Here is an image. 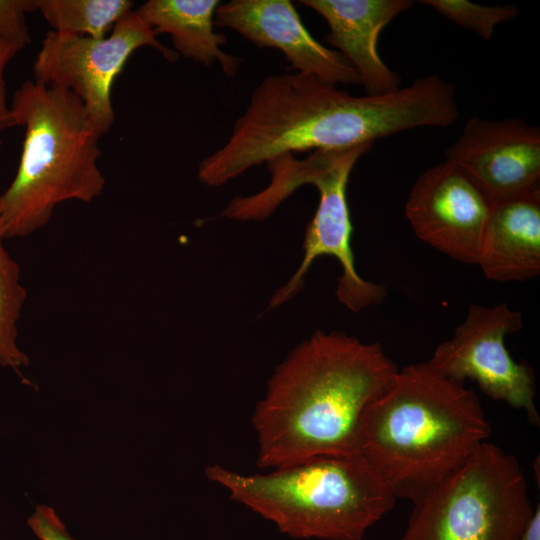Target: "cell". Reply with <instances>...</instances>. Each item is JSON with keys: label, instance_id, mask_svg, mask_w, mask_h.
I'll return each instance as SVG.
<instances>
[{"label": "cell", "instance_id": "6da1fadb", "mask_svg": "<svg viewBox=\"0 0 540 540\" xmlns=\"http://www.w3.org/2000/svg\"><path fill=\"white\" fill-rule=\"evenodd\" d=\"M457 118L455 90L436 74L365 96L312 75H270L253 90L226 142L200 162L198 178L218 187L285 154L373 144L417 127H448Z\"/></svg>", "mask_w": 540, "mask_h": 540}, {"label": "cell", "instance_id": "7a4b0ae2", "mask_svg": "<svg viewBox=\"0 0 540 540\" xmlns=\"http://www.w3.org/2000/svg\"><path fill=\"white\" fill-rule=\"evenodd\" d=\"M396 364L377 342L316 331L276 368L253 426L260 468L359 452L366 407L391 386Z\"/></svg>", "mask_w": 540, "mask_h": 540}, {"label": "cell", "instance_id": "3957f363", "mask_svg": "<svg viewBox=\"0 0 540 540\" xmlns=\"http://www.w3.org/2000/svg\"><path fill=\"white\" fill-rule=\"evenodd\" d=\"M490 433L473 391L427 362L416 363L398 370L388 390L366 407L359 452L396 498L414 504Z\"/></svg>", "mask_w": 540, "mask_h": 540}, {"label": "cell", "instance_id": "277c9868", "mask_svg": "<svg viewBox=\"0 0 540 540\" xmlns=\"http://www.w3.org/2000/svg\"><path fill=\"white\" fill-rule=\"evenodd\" d=\"M10 119L25 132L15 177L0 195L6 239L31 235L60 203H89L105 187L98 167L102 134L70 90L27 80L14 93Z\"/></svg>", "mask_w": 540, "mask_h": 540}, {"label": "cell", "instance_id": "5b68a950", "mask_svg": "<svg viewBox=\"0 0 540 540\" xmlns=\"http://www.w3.org/2000/svg\"><path fill=\"white\" fill-rule=\"evenodd\" d=\"M205 473L232 500L296 539L362 540L397 499L361 453L319 455L266 474L219 465Z\"/></svg>", "mask_w": 540, "mask_h": 540}, {"label": "cell", "instance_id": "8992f818", "mask_svg": "<svg viewBox=\"0 0 540 540\" xmlns=\"http://www.w3.org/2000/svg\"><path fill=\"white\" fill-rule=\"evenodd\" d=\"M533 511L517 459L486 440L414 503L399 540H518Z\"/></svg>", "mask_w": 540, "mask_h": 540}, {"label": "cell", "instance_id": "52a82bcc", "mask_svg": "<svg viewBox=\"0 0 540 540\" xmlns=\"http://www.w3.org/2000/svg\"><path fill=\"white\" fill-rule=\"evenodd\" d=\"M372 145L313 151L303 160L287 154L276 162L272 188L278 198L284 200L300 186L312 184L319 192V203L306 227L302 262L286 285L274 293L270 308L285 303L298 293L306 272L315 259L323 255L333 256L341 265L336 296L349 310L357 312L384 300V285L366 281L356 271L351 247L353 227L346 194L355 163Z\"/></svg>", "mask_w": 540, "mask_h": 540}, {"label": "cell", "instance_id": "ba28073f", "mask_svg": "<svg viewBox=\"0 0 540 540\" xmlns=\"http://www.w3.org/2000/svg\"><path fill=\"white\" fill-rule=\"evenodd\" d=\"M141 47H152L169 61H176L179 56L157 39L155 31L135 10L122 17L101 39L50 30L35 58L33 80L70 90L104 134L115 120L112 85L129 57Z\"/></svg>", "mask_w": 540, "mask_h": 540}, {"label": "cell", "instance_id": "9c48e42d", "mask_svg": "<svg viewBox=\"0 0 540 540\" xmlns=\"http://www.w3.org/2000/svg\"><path fill=\"white\" fill-rule=\"evenodd\" d=\"M521 328L522 314L507 303L471 304L452 337L440 343L426 362L453 381H475L487 396L524 410L528 421L539 426L533 369L516 362L505 346V337Z\"/></svg>", "mask_w": 540, "mask_h": 540}, {"label": "cell", "instance_id": "30bf717a", "mask_svg": "<svg viewBox=\"0 0 540 540\" xmlns=\"http://www.w3.org/2000/svg\"><path fill=\"white\" fill-rule=\"evenodd\" d=\"M494 203L466 171L445 160L417 178L405 215L420 240L455 261L478 265Z\"/></svg>", "mask_w": 540, "mask_h": 540}, {"label": "cell", "instance_id": "8fae6325", "mask_svg": "<svg viewBox=\"0 0 540 540\" xmlns=\"http://www.w3.org/2000/svg\"><path fill=\"white\" fill-rule=\"evenodd\" d=\"M445 155L494 202L540 188V130L522 119L471 117Z\"/></svg>", "mask_w": 540, "mask_h": 540}, {"label": "cell", "instance_id": "7c38bea8", "mask_svg": "<svg viewBox=\"0 0 540 540\" xmlns=\"http://www.w3.org/2000/svg\"><path fill=\"white\" fill-rule=\"evenodd\" d=\"M214 25L230 28L260 48L280 50L295 73L335 86L361 85L348 61L307 31L289 0H231L217 7Z\"/></svg>", "mask_w": 540, "mask_h": 540}, {"label": "cell", "instance_id": "4fadbf2b", "mask_svg": "<svg viewBox=\"0 0 540 540\" xmlns=\"http://www.w3.org/2000/svg\"><path fill=\"white\" fill-rule=\"evenodd\" d=\"M299 3L321 15L329 26L325 40L338 49L359 76L366 95H382L400 88V76L378 53L381 31L410 0H302Z\"/></svg>", "mask_w": 540, "mask_h": 540}, {"label": "cell", "instance_id": "5bb4252c", "mask_svg": "<svg viewBox=\"0 0 540 540\" xmlns=\"http://www.w3.org/2000/svg\"><path fill=\"white\" fill-rule=\"evenodd\" d=\"M478 265L497 282L540 272V188L494 203Z\"/></svg>", "mask_w": 540, "mask_h": 540}, {"label": "cell", "instance_id": "9a60e30c", "mask_svg": "<svg viewBox=\"0 0 540 540\" xmlns=\"http://www.w3.org/2000/svg\"><path fill=\"white\" fill-rule=\"evenodd\" d=\"M219 0H148L136 13L155 31L167 33L178 54L204 66L218 63L226 77L236 75L241 60L225 53L226 35L216 32Z\"/></svg>", "mask_w": 540, "mask_h": 540}, {"label": "cell", "instance_id": "2e32d148", "mask_svg": "<svg viewBox=\"0 0 540 540\" xmlns=\"http://www.w3.org/2000/svg\"><path fill=\"white\" fill-rule=\"evenodd\" d=\"M37 11L60 34L101 39L133 11L129 0H36Z\"/></svg>", "mask_w": 540, "mask_h": 540}, {"label": "cell", "instance_id": "e0dca14e", "mask_svg": "<svg viewBox=\"0 0 540 540\" xmlns=\"http://www.w3.org/2000/svg\"><path fill=\"white\" fill-rule=\"evenodd\" d=\"M5 239L0 217V365L19 373L29 364L17 343L27 291L21 282L19 264L4 246Z\"/></svg>", "mask_w": 540, "mask_h": 540}, {"label": "cell", "instance_id": "ac0fdd59", "mask_svg": "<svg viewBox=\"0 0 540 540\" xmlns=\"http://www.w3.org/2000/svg\"><path fill=\"white\" fill-rule=\"evenodd\" d=\"M420 3L485 40L491 39L497 25L513 20L520 13L518 6L510 4L487 6L467 0H423Z\"/></svg>", "mask_w": 540, "mask_h": 540}, {"label": "cell", "instance_id": "d6986e66", "mask_svg": "<svg viewBox=\"0 0 540 540\" xmlns=\"http://www.w3.org/2000/svg\"><path fill=\"white\" fill-rule=\"evenodd\" d=\"M36 11V0H0V38L21 51L31 42L26 14Z\"/></svg>", "mask_w": 540, "mask_h": 540}, {"label": "cell", "instance_id": "ffe728a7", "mask_svg": "<svg viewBox=\"0 0 540 540\" xmlns=\"http://www.w3.org/2000/svg\"><path fill=\"white\" fill-rule=\"evenodd\" d=\"M28 525L41 540H73L54 510L47 506H38Z\"/></svg>", "mask_w": 540, "mask_h": 540}, {"label": "cell", "instance_id": "44dd1931", "mask_svg": "<svg viewBox=\"0 0 540 540\" xmlns=\"http://www.w3.org/2000/svg\"><path fill=\"white\" fill-rule=\"evenodd\" d=\"M20 50L0 38V131L11 127L10 107L7 104L4 71L8 63Z\"/></svg>", "mask_w": 540, "mask_h": 540}, {"label": "cell", "instance_id": "7402d4cb", "mask_svg": "<svg viewBox=\"0 0 540 540\" xmlns=\"http://www.w3.org/2000/svg\"><path fill=\"white\" fill-rule=\"evenodd\" d=\"M518 540H540V506L537 505Z\"/></svg>", "mask_w": 540, "mask_h": 540}, {"label": "cell", "instance_id": "603a6c76", "mask_svg": "<svg viewBox=\"0 0 540 540\" xmlns=\"http://www.w3.org/2000/svg\"><path fill=\"white\" fill-rule=\"evenodd\" d=\"M1 144H2V143H1V141H0V147H1Z\"/></svg>", "mask_w": 540, "mask_h": 540}]
</instances>
